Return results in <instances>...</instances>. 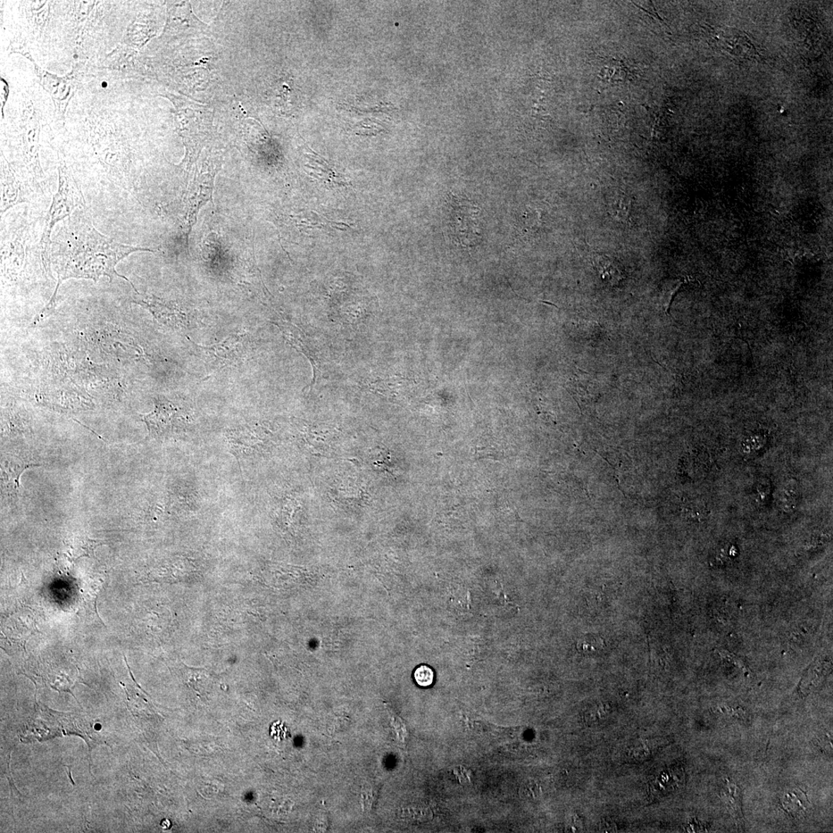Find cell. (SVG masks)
<instances>
[{"mask_svg":"<svg viewBox=\"0 0 833 833\" xmlns=\"http://www.w3.org/2000/svg\"><path fill=\"white\" fill-rule=\"evenodd\" d=\"M138 252L154 253L148 248L128 246L118 243L100 232L94 226L87 206L78 208L70 217L64 220L57 231L49 250V265L57 274L58 281L54 294L40 316L47 315L54 308L56 293L61 283L68 279H88L97 281L102 277L128 278L116 271V265L129 255Z\"/></svg>","mask_w":833,"mask_h":833,"instance_id":"cell-1","label":"cell"},{"mask_svg":"<svg viewBox=\"0 0 833 833\" xmlns=\"http://www.w3.org/2000/svg\"><path fill=\"white\" fill-rule=\"evenodd\" d=\"M86 205L85 198L78 183L73 180L65 167L59 171V187L53 196V201L47 215L43 233L40 243L42 262L49 268L53 229L57 222L65 220L80 207Z\"/></svg>","mask_w":833,"mask_h":833,"instance_id":"cell-2","label":"cell"},{"mask_svg":"<svg viewBox=\"0 0 833 833\" xmlns=\"http://www.w3.org/2000/svg\"><path fill=\"white\" fill-rule=\"evenodd\" d=\"M450 227L457 243L470 248L480 237L479 208L464 197L450 196Z\"/></svg>","mask_w":833,"mask_h":833,"instance_id":"cell-3","label":"cell"},{"mask_svg":"<svg viewBox=\"0 0 833 833\" xmlns=\"http://www.w3.org/2000/svg\"><path fill=\"white\" fill-rule=\"evenodd\" d=\"M194 346L208 368L216 371L243 362L247 355L248 343L246 337L233 335L210 347L195 344Z\"/></svg>","mask_w":833,"mask_h":833,"instance_id":"cell-4","label":"cell"},{"mask_svg":"<svg viewBox=\"0 0 833 833\" xmlns=\"http://www.w3.org/2000/svg\"><path fill=\"white\" fill-rule=\"evenodd\" d=\"M153 413L144 416L151 434L157 436H169L182 426L183 416L177 408L168 401L158 400Z\"/></svg>","mask_w":833,"mask_h":833,"instance_id":"cell-5","label":"cell"},{"mask_svg":"<svg viewBox=\"0 0 833 833\" xmlns=\"http://www.w3.org/2000/svg\"><path fill=\"white\" fill-rule=\"evenodd\" d=\"M35 190L30 188L11 169L4 165L1 178V206L0 212L3 215L10 208L19 204L30 203Z\"/></svg>","mask_w":833,"mask_h":833,"instance_id":"cell-6","label":"cell"},{"mask_svg":"<svg viewBox=\"0 0 833 833\" xmlns=\"http://www.w3.org/2000/svg\"><path fill=\"white\" fill-rule=\"evenodd\" d=\"M275 324L279 328L282 332L283 337L287 342L296 349L297 352L303 354L307 359H309L313 370V379L311 382V385L316 382L318 378V373L320 369V360L319 355L316 353L315 348L308 340L304 332L295 325L290 322L286 321L284 319L277 320Z\"/></svg>","mask_w":833,"mask_h":833,"instance_id":"cell-7","label":"cell"},{"mask_svg":"<svg viewBox=\"0 0 833 833\" xmlns=\"http://www.w3.org/2000/svg\"><path fill=\"white\" fill-rule=\"evenodd\" d=\"M39 465L19 460L18 458H6L1 464L2 488L5 493L16 496L20 489V477L22 473L30 467Z\"/></svg>","mask_w":833,"mask_h":833,"instance_id":"cell-8","label":"cell"},{"mask_svg":"<svg viewBox=\"0 0 833 833\" xmlns=\"http://www.w3.org/2000/svg\"><path fill=\"white\" fill-rule=\"evenodd\" d=\"M593 263L599 276L611 285H618L624 279L622 265L613 258L604 254H595L593 257Z\"/></svg>","mask_w":833,"mask_h":833,"instance_id":"cell-9","label":"cell"},{"mask_svg":"<svg viewBox=\"0 0 833 833\" xmlns=\"http://www.w3.org/2000/svg\"><path fill=\"white\" fill-rule=\"evenodd\" d=\"M570 392L577 400L580 406L593 402L595 398L597 389L594 382L589 375L583 371L573 375L570 379Z\"/></svg>","mask_w":833,"mask_h":833,"instance_id":"cell-10","label":"cell"},{"mask_svg":"<svg viewBox=\"0 0 833 833\" xmlns=\"http://www.w3.org/2000/svg\"><path fill=\"white\" fill-rule=\"evenodd\" d=\"M781 804L783 809L796 819L804 817L810 806L806 794L798 789L786 791L781 799Z\"/></svg>","mask_w":833,"mask_h":833,"instance_id":"cell-11","label":"cell"},{"mask_svg":"<svg viewBox=\"0 0 833 833\" xmlns=\"http://www.w3.org/2000/svg\"><path fill=\"white\" fill-rule=\"evenodd\" d=\"M831 668L832 664L829 661L817 660L813 663L810 668L806 671L801 684L798 685L801 693L804 695L809 694L814 688L819 685L825 676H827Z\"/></svg>","mask_w":833,"mask_h":833,"instance_id":"cell-12","label":"cell"},{"mask_svg":"<svg viewBox=\"0 0 833 833\" xmlns=\"http://www.w3.org/2000/svg\"><path fill=\"white\" fill-rule=\"evenodd\" d=\"M721 797L727 809L738 819L743 816L741 807V794L739 787L735 782L727 780L724 783L721 789Z\"/></svg>","mask_w":833,"mask_h":833,"instance_id":"cell-13","label":"cell"},{"mask_svg":"<svg viewBox=\"0 0 833 833\" xmlns=\"http://www.w3.org/2000/svg\"><path fill=\"white\" fill-rule=\"evenodd\" d=\"M103 544L104 541L102 540L92 539L85 537H78L71 540L69 546L75 560H78L80 558L85 556L95 559V549Z\"/></svg>","mask_w":833,"mask_h":833,"instance_id":"cell-14","label":"cell"},{"mask_svg":"<svg viewBox=\"0 0 833 833\" xmlns=\"http://www.w3.org/2000/svg\"><path fill=\"white\" fill-rule=\"evenodd\" d=\"M801 489L796 481L791 480L786 483L781 491L779 504L781 509L786 513L793 512L799 503Z\"/></svg>","mask_w":833,"mask_h":833,"instance_id":"cell-15","label":"cell"},{"mask_svg":"<svg viewBox=\"0 0 833 833\" xmlns=\"http://www.w3.org/2000/svg\"><path fill=\"white\" fill-rule=\"evenodd\" d=\"M680 780L676 773L671 771L663 772L659 774V776L655 777L651 785V789L655 796H663L676 789L678 781Z\"/></svg>","mask_w":833,"mask_h":833,"instance_id":"cell-16","label":"cell"},{"mask_svg":"<svg viewBox=\"0 0 833 833\" xmlns=\"http://www.w3.org/2000/svg\"><path fill=\"white\" fill-rule=\"evenodd\" d=\"M609 207L615 217L625 221L630 217L631 203L625 195H616L609 198Z\"/></svg>","mask_w":833,"mask_h":833,"instance_id":"cell-17","label":"cell"},{"mask_svg":"<svg viewBox=\"0 0 833 833\" xmlns=\"http://www.w3.org/2000/svg\"><path fill=\"white\" fill-rule=\"evenodd\" d=\"M604 647V641L601 637L595 635H587L581 638L577 643L578 651L581 653L591 654L601 651Z\"/></svg>","mask_w":833,"mask_h":833,"instance_id":"cell-18","label":"cell"},{"mask_svg":"<svg viewBox=\"0 0 833 833\" xmlns=\"http://www.w3.org/2000/svg\"><path fill=\"white\" fill-rule=\"evenodd\" d=\"M414 679L421 687H429L434 681V671L426 665H421L416 669L414 673Z\"/></svg>","mask_w":833,"mask_h":833,"instance_id":"cell-19","label":"cell"},{"mask_svg":"<svg viewBox=\"0 0 833 833\" xmlns=\"http://www.w3.org/2000/svg\"><path fill=\"white\" fill-rule=\"evenodd\" d=\"M717 652L724 661H726L737 666V668H738L741 671H743L745 674L750 673L747 666L743 661L740 659V658L733 654H731L728 651H726V649H718Z\"/></svg>","mask_w":833,"mask_h":833,"instance_id":"cell-20","label":"cell"},{"mask_svg":"<svg viewBox=\"0 0 833 833\" xmlns=\"http://www.w3.org/2000/svg\"><path fill=\"white\" fill-rule=\"evenodd\" d=\"M719 710L721 712V714H726L732 718L745 719L747 717V712L745 711V709H743V708H741L739 706L734 707L723 705L720 706Z\"/></svg>","mask_w":833,"mask_h":833,"instance_id":"cell-21","label":"cell"},{"mask_svg":"<svg viewBox=\"0 0 833 833\" xmlns=\"http://www.w3.org/2000/svg\"><path fill=\"white\" fill-rule=\"evenodd\" d=\"M602 832H613L616 829L615 825L613 822H605L601 824V827L599 828Z\"/></svg>","mask_w":833,"mask_h":833,"instance_id":"cell-22","label":"cell"}]
</instances>
